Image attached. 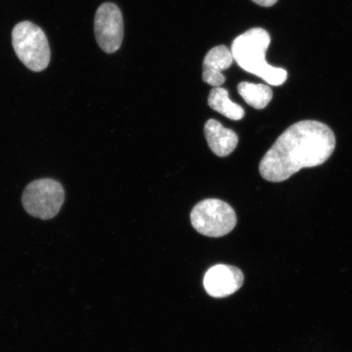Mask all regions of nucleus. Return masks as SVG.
Returning a JSON list of instances; mask_svg holds the SVG:
<instances>
[{
  "instance_id": "obj_1",
  "label": "nucleus",
  "mask_w": 352,
  "mask_h": 352,
  "mask_svg": "<svg viewBox=\"0 0 352 352\" xmlns=\"http://www.w3.org/2000/svg\"><path fill=\"white\" fill-rule=\"evenodd\" d=\"M336 145V135L324 123L311 120L294 123L263 156L259 173L268 182H285L302 168L322 165Z\"/></svg>"
},
{
  "instance_id": "obj_2",
  "label": "nucleus",
  "mask_w": 352,
  "mask_h": 352,
  "mask_svg": "<svg viewBox=\"0 0 352 352\" xmlns=\"http://www.w3.org/2000/svg\"><path fill=\"white\" fill-rule=\"evenodd\" d=\"M270 42V35L265 30L250 29L233 41L231 51L233 60L246 72L261 77L268 85H283L287 79V72L274 67L265 59Z\"/></svg>"
},
{
  "instance_id": "obj_3",
  "label": "nucleus",
  "mask_w": 352,
  "mask_h": 352,
  "mask_svg": "<svg viewBox=\"0 0 352 352\" xmlns=\"http://www.w3.org/2000/svg\"><path fill=\"white\" fill-rule=\"evenodd\" d=\"M16 54L26 67L34 72H42L50 63L51 51L46 34L30 21L17 24L12 33Z\"/></svg>"
},
{
  "instance_id": "obj_4",
  "label": "nucleus",
  "mask_w": 352,
  "mask_h": 352,
  "mask_svg": "<svg viewBox=\"0 0 352 352\" xmlns=\"http://www.w3.org/2000/svg\"><path fill=\"white\" fill-rule=\"evenodd\" d=\"M190 218L195 230L210 237L226 236L236 224L235 211L226 202L219 199L200 201L193 208Z\"/></svg>"
},
{
  "instance_id": "obj_5",
  "label": "nucleus",
  "mask_w": 352,
  "mask_h": 352,
  "mask_svg": "<svg viewBox=\"0 0 352 352\" xmlns=\"http://www.w3.org/2000/svg\"><path fill=\"white\" fill-rule=\"evenodd\" d=\"M21 200L26 212L32 217L51 219L59 213L64 204L65 191L56 180H34L26 186Z\"/></svg>"
},
{
  "instance_id": "obj_6",
  "label": "nucleus",
  "mask_w": 352,
  "mask_h": 352,
  "mask_svg": "<svg viewBox=\"0 0 352 352\" xmlns=\"http://www.w3.org/2000/svg\"><path fill=\"white\" fill-rule=\"evenodd\" d=\"M94 30L101 50L107 54L120 50L123 38V19L120 8L111 3L100 6L96 13Z\"/></svg>"
},
{
  "instance_id": "obj_7",
  "label": "nucleus",
  "mask_w": 352,
  "mask_h": 352,
  "mask_svg": "<svg viewBox=\"0 0 352 352\" xmlns=\"http://www.w3.org/2000/svg\"><path fill=\"white\" fill-rule=\"evenodd\" d=\"M244 283L242 272L236 267L219 264L206 272L204 287L209 296L226 298L239 290Z\"/></svg>"
},
{
  "instance_id": "obj_8",
  "label": "nucleus",
  "mask_w": 352,
  "mask_h": 352,
  "mask_svg": "<svg viewBox=\"0 0 352 352\" xmlns=\"http://www.w3.org/2000/svg\"><path fill=\"white\" fill-rule=\"evenodd\" d=\"M233 63L232 52L226 46L213 47L205 56L202 79L209 85L217 87L226 82L222 72L230 67Z\"/></svg>"
},
{
  "instance_id": "obj_9",
  "label": "nucleus",
  "mask_w": 352,
  "mask_h": 352,
  "mask_svg": "<svg viewBox=\"0 0 352 352\" xmlns=\"http://www.w3.org/2000/svg\"><path fill=\"white\" fill-rule=\"evenodd\" d=\"M204 132L211 151L219 157H226L235 151L239 138L234 131L226 129L214 120L206 122Z\"/></svg>"
},
{
  "instance_id": "obj_10",
  "label": "nucleus",
  "mask_w": 352,
  "mask_h": 352,
  "mask_svg": "<svg viewBox=\"0 0 352 352\" xmlns=\"http://www.w3.org/2000/svg\"><path fill=\"white\" fill-rule=\"evenodd\" d=\"M208 103L211 109L230 120L239 121L245 116L243 108L232 102L228 91L223 87H214L210 91Z\"/></svg>"
},
{
  "instance_id": "obj_11",
  "label": "nucleus",
  "mask_w": 352,
  "mask_h": 352,
  "mask_svg": "<svg viewBox=\"0 0 352 352\" xmlns=\"http://www.w3.org/2000/svg\"><path fill=\"white\" fill-rule=\"evenodd\" d=\"M237 90L245 102L256 109L267 107L274 96L270 87L248 82H241L237 87Z\"/></svg>"
},
{
  "instance_id": "obj_12",
  "label": "nucleus",
  "mask_w": 352,
  "mask_h": 352,
  "mask_svg": "<svg viewBox=\"0 0 352 352\" xmlns=\"http://www.w3.org/2000/svg\"><path fill=\"white\" fill-rule=\"evenodd\" d=\"M253 2L257 3L258 6L263 7H271L274 6L277 0H252Z\"/></svg>"
}]
</instances>
